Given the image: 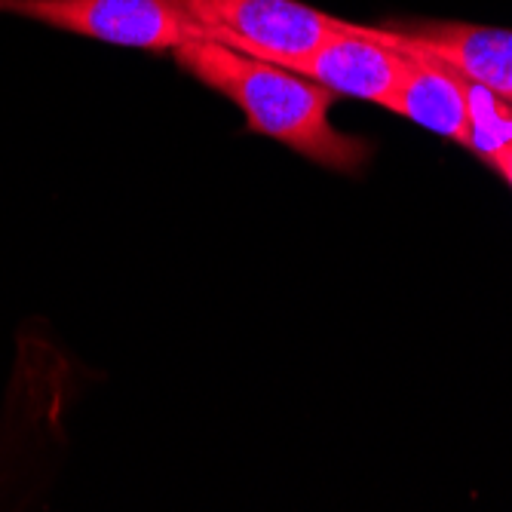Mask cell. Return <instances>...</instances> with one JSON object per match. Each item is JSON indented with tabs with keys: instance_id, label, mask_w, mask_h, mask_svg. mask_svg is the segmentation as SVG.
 Here are the masks:
<instances>
[{
	"instance_id": "cell-1",
	"label": "cell",
	"mask_w": 512,
	"mask_h": 512,
	"mask_svg": "<svg viewBox=\"0 0 512 512\" xmlns=\"http://www.w3.org/2000/svg\"><path fill=\"white\" fill-rule=\"evenodd\" d=\"M172 56L181 71L234 102L252 132L338 172H356L365 163L368 145L332 126L335 92L322 83L215 40H184Z\"/></svg>"
},
{
	"instance_id": "cell-2",
	"label": "cell",
	"mask_w": 512,
	"mask_h": 512,
	"mask_svg": "<svg viewBox=\"0 0 512 512\" xmlns=\"http://www.w3.org/2000/svg\"><path fill=\"white\" fill-rule=\"evenodd\" d=\"M194 22L200 40L224 43L252 59L298 68L344 28L341 19L298 0H172Z\"/></svg>"
},
{
	"instance_id": "cell-3",
	"label": "cell",
	"mask_w": 512,
	"mask_h": 512,
	"mask_svg": "<svg viewBox=\"0 0 512 512\" xmlns=\"http://www.w3.org/2000/svg\"><path fill=\"white\" fill-rule=\"evenodd\" d=\"M0 16L145 53H172L184 40H200L172 0H0Z\"/></svg>"
},
{
	"instance_id": "cell-4",
	"label": "cell",
	"mask_w": 512,
	"mask_h": 512,
	"mask_svg": "<svg viewBox=\"0 0 512 512\" xmlns=\"http://www.w3.org/2000/svg\"><path fill=\"white\" fill-rule=\"evenodd\" d=\"M295 71L332 89L335 96H353L387 108L408 71V56L387 43L378 28L344 22V28L335 31Z\"/></svg>"
},
{
	"instance_id": "cell-5",
	"label": "cell",
	"mask_w": 512,
	"mask_h": 512,
	"mask_svg": "<svg viewBox=\"0 0 512 512\" xmlns=\"http://www.w3.org/2000/svg\"><path fill=\"white\" fill-rule=\"evenodd\" d=\"M387 43L402 53H421L457 71L494 96L512 102V31L463 22H427L411 31L378 28Z\"/></svg>"
},
{
	"instance_id": "cell-6",
	"label": "cell",
	"mask_w": 512,
	"mask_h": 512,
	"mask_svg": "<svg viewBox=\"0 0 512 512\" xmlns=\"http://www.w3.org/2000/svg\"><path fill=\"white\" fill-rule=\"evenodd\" d=\"M408 71L387 102V111L421 123L451 142L470 148L473 111H470V80L457 71L433 62L421 53H405Z\"/></svg>"
},
{
	"instance_id": "cell-7",
	"label": "cell",
	"mask_w": 512,
	"mask_h": 512,
	"mask_svg": "<svg viewBox=\"0 0 512 512\" xmlns=\"http://www.w3.org/2000/svg\"><path fill=\"white\" fill-rule=\"evenodd\" d=\"M491 166H494V169H500V175L512 184V148H509V151H503V154H497V157L491 160Z\"/></svg>"
}]
</instances>
